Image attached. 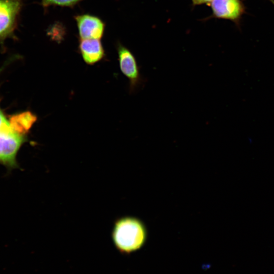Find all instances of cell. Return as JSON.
Returning a JSON list of instances; mask_svg holds the SVG:
<instances>
[{"mask_svg": "<svg viewBox=\"0 0 274 274\" xmlns=\"http://www.w3.org/2000/svg\"><path fill=\"white\" fill-rule=\"evenodd\" d=\"M112 238L120 252L129 254L144 247L147 240L148 230L141 219L134 216H124L115 221Z\"/></svg>", "mask_w": 274, "mask_h": 274, "instance_id": "1", "label": "cell"}, {"mask_svg": "<svg viewBox=\"0 0 274 274\" xmlns=\"http://www.w3.org/2000/svg\"><path fill=\"white\" fill-rule=\"evenodd\" d=\"M26 138V135L13 129L0 109V162L9 166H15L16 155Z\"/></svg>", "mask_w": 274, "mask_h": 274, "instance_id": "2", "label": "cell"}, {"mask_svg": "<svg viewBox=\"0 0 274 274\" xmlns=\"http://www.w3.org/2000/svg\"><path fill=\"white\" fill-rule=\"evenodd\" d=\"M22 0H0V44L10 38H15Z\"/></svg>", "mask_w": 274, "mask_h": 274, "instance_id": "3", "label": "cell"}, {"mask_svg": "<svg viewBox=\"0 0 274 274\" xmlns=\"http://www.w3.org/2000/svg\"><path fill=\"white\" fill-rule=\"evenodd\" d=\"M117 49L120 69L128 79L129 91L132 93L144 85L145 78L141 74L140 66L133 53L121 43H118Z\"/></svg>", "mask_w": 274, "mask_h": 274, "instance_id": "4", "label": "cell"}, {"mask_svg": "<svg viewBox=\"0 0 274 274\" xmlns=\"http://www.w3.org/2000/svg\"><path fill=\"white\" fill-rule=\"evenodd\" d=\"M211 5L212 17L229 20L236 24L245 12L241 0H213Z\"/></svg>", "mask_w": 274, "mask_h": 274, "instance_id": "5", "label": "cell"}, {"mask_svg": "<svg viewBox=\"0 0 274 274\" xmlns=\"http://www.w3.org/2000/svg\"><path fill=\"white\" fill-rule=\"evenodd\" d=\"M81 39H100L103 36L105 24L99 18L89 14L75 17Z\"/></svg>", "mask_w": 274, "mask_h": 274, "instance_id": "6", "label": "cell"}, {"mask_svg": "<svg viewBox=\"0 0 274 274\" xmlns=\"http://www.w3.org/2000/svg\"><path fill=\"white\" fill-rule=\"evenodd\" d=\"M79 48L84 61L88 64L97 63L105 55L100 39H81Z\"/></svg>", "mask_w": 274, "mask_h": 274, "instance_id": "7", "label": "cell"}, {"mask_svg": "<svg viewBox=\"0 0 274 274\" xmlns=\"http://www.w3.org/2000/svg\"><path fill=\"white\" fill-rule=\"evenodd\" d=\"M37 120V116L28 111L15 114L9 119L13 129L23 135L27 134Z\"/></svg>", "mask_w": 274, "mask_h": 274, "instance_id": "8", "label": "cell"}, {"mask_svg": "<svg viewBox=\"0 0 274 274\" xmlns=\"http://www.w3.org/2000/svg\"><path fill=\"white\" fill-rule=\"evenodd\" d=\"M82 0H42V4L44 7L57 5L64 7H73Z\"/></svg>", "mask_w": 274, "mask_h": 274, "instance_id": "9", "label": "cell"}, {"mask_svg": "<svg viewBox=\"0 0 274 274\" xmlns=\"http://www.w3.org/2000/svg\"><path fill=\"white\" fill-rule=\"evenodd\" d=\"M213 0H192L193 5H199L211 3Z\"/></svg>", "mask_w": 274, "mask_h": 274, "instance_id": "10", "label": "cell"}, {"mask_svg": "<svg viewBox=\"0 0 274 274\" xmlns=\"http://www.w3.org/2000/svg\"><path fill=\"white\" fill-rule=\"evenodd\" d=\"M274 5V0H269Z\"/></svg>", "mask_w": 274, "mask_h": 274, "instance_id": "11", "label": "cell"}, {"mask_svg": "<svg viewBox=\"0 0 274 274\" xmlns=\"http://www.w3.org/2000/svg\"><path fill=\"white\" fill-rule=\"evenodd\" d=\"M3 68H0V72L2 71Z\"/></svg>", "mask_w": 274, "mask_h": 274, "instance_id": "12", "label": "cell"}]
</instances>
